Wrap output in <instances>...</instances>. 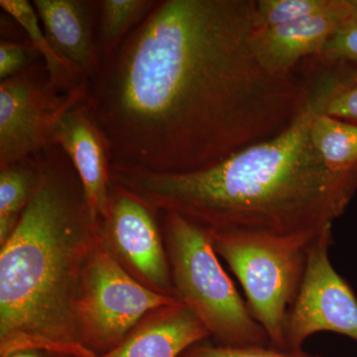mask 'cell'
<instances>
[{
	"label": "cell",
	"mask_w": 357,
	"mask_h": 357,
	"mask_svg": "<svg viewBox=\"0 0 357 357\" xmlns=\"http://www.w3.org/2000/svg\"><path fill=\"white\" fill-rule=\"evenodd\" d=\"M255 0H160L89 81L112 166L196 172L274 137L311 79L275 75L251 48Z\"/></svg>",
	"instance_id": "6da1fadb"
},
{
	"label": "cell",
	"mask_w": 357,
	"mask_h": 357,
	"mask_svg": "<svg viewBox=\"0 0 357 357\" xmlns=\"http://www.w3.org/2000/svg\"><path fill=\"white\" fill-rule=\"evenodd\" d=\"M342 63L311 79L287 128L217 165L185 174L112 166V182L156 211L175 213L211 234L316 239L333 227L357 190V168L333 172L311 138L312 121L357 83Z\"/></svg>",
	"instance_id": "7a4b0ae2"
},
{
	"label": "cell",
	"mask_w": 357,
	"mask_h": 357,
	"mask_svg": "<svg viewBox=\"0 0 357 357\" xmlns=\"http://www.w3.org/2000/svg\"><path fill=\"white\" fill-rule=\"evenodd\" d=\"M35 159L36 187L0 252V354L93 357L79 340L76 307L100 225L62 148L51 145Z\"/></svg>",
	"instance_id": "3957f363"
},
{
	"label": "cell",
	"mask_w": 357,
	"mask_h": 357,
	"mask_svg": "<svg viewBox=\"0 0 357 357\" xmlns=\"http://www.w3.org/2000/svg\"><path fill=\"white\" fill-rule=\"evenodd\" d=\"M174 292L222 347L270 344L264 328L225 273L208 232L175 213H164Z\"/></svg>",
	"instance_id": "277c9868"
},
{
	"label": "cell",
	"mask_w": 357,
	"mask_h": 357,
	"mask_svg": "<svg viewBox=\"0 0 357 357\" xmlns=\"http://www.w3.org/2000/svg\"><path fill=\"white\" fill-rule=\"evenodd\" d=\"M210 237L217 255L241 282L249 311L264 328L270 344L286 349V321L302 284L307 249L314 239Z\"/></svg>",
	"instance_id": "5b68a950"
},
{
	"label": "cell",
	"mask_w": 357,
	"mask_h": 357,
	"mask_svg": "<svg viewBox=\"0 0 357 357\" xmlns=\"http://www.w3.org/2000/svg\"><path fill=\"white\" fill-rule=\"evenodd\" d=\"M180 302L176 296L156 292L131 276L100 231L84 265L77 294L79 340L93 354L109 352L130 335L145 314Z\"/></svg>",
	"instance_id": "8992f818"
},
{
	"label": "cell",
	"mask_w": 357,
	"mask_h": 357,
	"mask_svg": "<svg viewBox=\"0 0 357 357\" xmlns=\"http://www.w3.org/2000/svg\"><path fill=\"white\" fill-rule=\"evenodd\" d=\"M89 81L72 91L51 81L43 60L0 83V168L26 163L54 145L60 117L88 96Z\"/></svg>",
	"instance_id": "52a82bcc"
},
{
	"label": "cell",
	"mask_w": 357,
	"mask_h": 357,
	"mask_svg": "<svg viewBox=\"0 0 357 357\" xmlns=\"http://www.w3.org/2000/svg\"><path fill=\"white\" fill-rule=\"evenodd\" d=\"M332 227L307 249L306 270L285 326L286 349H302L321 332L338 333L357 342V298L331 263Z\"/></svg>",
	"instance_id": "ba28073f"
},
{
	"label": "cell",
	"mask_w": 357,
	"mask_h": 357,
	"mask_svg": "<svg viewBox=\"0 0 357 357\" xmlns=\"http://www.w3.org/2000/svg\"><path fill=\"white\" fill-rule=\"evenodd\" d=\"M155 211L112 182L109 213L100 231L117 259L130 267L141 283L156 292L176 296Z\"/></svg>",
	"instance_id": "9c48e42d"
},
{
	"label": "cell",
	"mask_w": 357,
	"mask_h": 357,
	"mask_svg": "<svg viewBox=\"0 0 357 357\" xmlns=\"http://www.w3.org/2000/svg\"><path fill=\"white\" fill-rule=\"evenodd\" d=\"M77 171L93 222L102 225L109 213L112 181L109 141L89 109L86 98L68 109L52 131Z\"/></svg>",
	"instance_id": "30bf717a"
},
{
	"label": "cell",
	"mask_w": 357,
	"mask_h": 357,
	"mask_svg": "<svg viewBox=\"0 0 357 357\" xmlns=\"http://www.w3.org/2000/svg\"><path fill=\"white\" fill-rule=\"evenodd\" d=\"M347 21V0H337L335 6L326 13L288 24L255 30L251 48L268 72L292 74L294 67L303 59L321 55L326 45Z\"/></svg>",
	"instance_id": "8fae6325"
},
{
	"label": "cell",
	"mask_w": 357,
	"mask_h": 357,
	"mask_svg": "<svg viewBox=\"0 0 357 357\" xmlns=\"http://www.w3.org/2000/svg\"><path fill=\"white\" fill-rule=\"evenodd\" d=\"M47 38L66 62L86 79L102 66L96 42L98 1L33 0Z\"/></svg>",
	"instance_id": "7c38bea8"
},
{
	"label": "cell",
	"mask_w": 357,
	"mask_h": 357,
	"mask_svg": "<svg viewBox=\"0 0 357 357\" xmlns=\"http://www.w3.org/2000/svg\"><path fill=\"white\" fill-rule=\"evenodd\" d=\"M210 333L184 303L152 312L119 347L93 357H178Z\"/></svg>",
	"instance_id": "4fadbf2b"
},
{
	"label": "cell",
	"mask_w": 357,
	"mask_h": 357,
	"mask_svg": "<svg viewBox=\"0 0 357 357\" xmlns=\"http://www.w3.org/2000/svg\"><path fill=\"white\" fill-rule=\"evenodd\" d=\"M0 6L24 30L28 40L43 60L51 81L59 89L72 91L89 81L81 73L59 56L45 34L32 2L27 0H0Z\"/></svg>",
	"instance_id": "5bb4252c"
},
{
	"label": "cell",
	"mask_w": 357,
	"mask_h": 357,
	"mask_svg": "<svg viewBox=\"0 0 357 357\" xmlns=\"http://www.w3.org/2000/svg\"><path fill=\"white\" fill-rule=\"evenodd\" d=\"M311 138L333 172H349L357 168V124L321 112L312 121Z\"/></svg>",
	"instance_id": "9a60e30c"
},
{
	"label": "cell",
	"mask_w": 357,
	"mask_h": 357,
	"mask_svg": "<svg viewBox=\"0 0 357 357\" xmlns=\"http://www.w3.org/2000/svg\"><path fill=\"white\" fill-rule=\"evenodd\" d=\"M156 0H100L96 42L102 60L109 57L153 9Z\"/></svg>",
	"instance_id": "2e32d148"
},
{
	"label": "cell",
	"mask_w": 357,
	"mask_h": 357,
	"mask_svg": "<svg viewBox=\"0 0 357 357\" xmlns=\"http://www.w3.org/2000/svg\"><path fill=\"white\" fill-rule=\"evenodd\" d=\"M36 159L0 168V244L6 243L29 203L38 181Z\"/></svg>",
	"instance_id": "e0dca14e"
},
{
	"label": "cell",
	"mask_w": 357,
	"mask_h": 357,
	"mask_svg": "<svg viewBox=\"0 0 357 357\" xmlns=\"http://www.w3.org/2000/svg\"><path fill=\"white\" fill-rule=\"evenodd\" d=\"M337 0H256V29L296 22L326 13Z\"/></svg>",
	"instance_id": "ac0fdd59"
},
{
	"label": "cell",
	"mask_w": 357,
	"mask_h": 357,
	"mask_svg": "<svg viewBox=\"0 0 357 357\" xmlns=\"http://www.w3.org/2000/svg\"><path fill=\"white\" fill-rule=\"evenodd\" d=\"M182 357H321L312 356L302 349H281L273 345L255 347H192Z\"/></svg>",
	"instance_id": "d6986e66"
},
{
	"label": "cell",
	"mask_w": 357,
	"mask_h": 357,
	"mask_svg": "<svg viewBox=\"0 0 357 357\" xmlns=\"http://www.w3.org/2000/svg\"><path fill=\"white\" fill-rule=\"evenodd\" d=\"M40 54L29 40L14 42L2 39L0 42V81L10 79L40 61Z\"/></svg>",
	"instance_id": "ffe728a7"
},
{
	"label": "cell",
	"mask_w": 357,
	"mask_h": 357,
	"mask_svg": "<svg viewBox=\"0 0 357 357\" xmlns=\"http://www.w3.org/2000/svg\"><path fill=\"white\" fill-rule=\"evenodd\" d=\"M321 56L357 65V23H344L326 45Z\"/></svg>",
	"instance_id": "44dd1931"
},
{
	"label": "cell",
	"mask_w": 357,
	"mask_h": 357,
	"mask_svg": "<svg viewBox=\"0 0 357 357\" xmlns=\"http://www.w3.org/2000/svg\"><path fill=\"white\" fill-rule=\"evenodd\" d=\"M325 114L342 121L357 122V83L335 96L326 107Z\"/></svg>",
	"instance_id": "7402d4cb"
},
{
	"label": "cell",
	"mask_w": 357,
	"mask_h": 357,
	"mask_svg": "<svg viewBox=\"0 0 357 357\" xmlns=\"http://www.w3.org/2000/svg\"><path fill=\"white\" fill-rule=\"evenodd\" d=\"M349 11V21L347 22L357 23V0H347Z\"/></svg>",
	"instance_id": "603a6c76"
},
{
	"label": "cell",
	"mask_w": 357,
	"mask_h": 357,
	"mask_svg": "<svg viewBox=\"0 0 357 357\" xmlns=\"http://www.w3.org/2000/svg\"><path fill=\"white\" fill-rule=\"evenodd\" d=\"M6 357H40L37 351H21L9 354Z\"/></svg>",
	"instance_id": "cb8c5ba5"
}]
</instances>
